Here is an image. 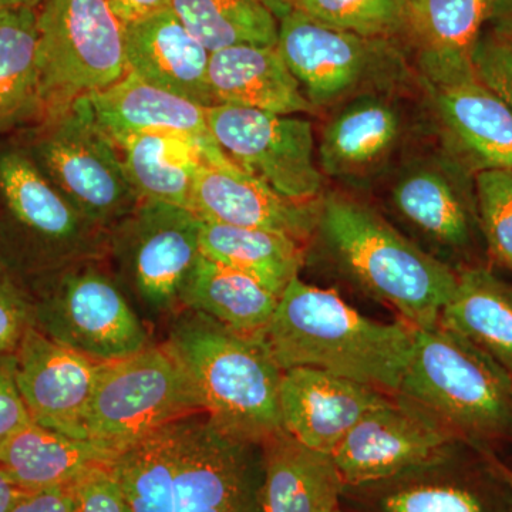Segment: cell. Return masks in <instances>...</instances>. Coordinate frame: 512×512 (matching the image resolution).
<instances>
[{
  "label": "cell",
  "instance_id": "13",
  "mask_svg": "<svg viewBox=\"0 0 512 512\" xmlns=\"http://www.w3.org/2000/svg\"><path fill=\"white\" fill-rule=\"evenodd\" d=\"M276 47L315 110L412 74L400 43L329 28L295 8L278 19Z\"/></svg>",
  "mask_w": 512,
  "mask_h": 512
},
{
  "label": "cell",
  "instance_id": "30",
  "mask_svg": "<svg viewBox=\"0 0 512 512\" xmlns=\"http://www.w3.org/2000/svg\"><path fill=\"white\" fill-rule=\"evenodd\" d=\"M45 117L39 9L0 10V134Z\"/></svg>",
  "mask_w": 512,
  "mask_h": 512
},
{
  "label": "cell",
  "instance_id": "19",
  "mask_svg": "<svg viewBox=\"0 0 512 512\" xmlns=\"http://www.w3.org/2000/svg\"><path fill=\"white\" fill-rule=\"evenodd\" d=\"M100 363L47 338L30 326L13 355V373L30 417L40 426L87 440L84 420Z\"/></svg>",
  "mask_w": 512,
  "mask_h": 512
},
{
  "label": "cell",
  "instance_id": "12",
  "mask_svg": "<svg viewBox=\"0 0 512 512\" xmlns=\"http://www.w3.org/2000/svg\"><path fill=\"white\" fill-rule=\"evenodd\" d=\"M39 64L45 117L123 79L126 28L109 0H43Z\"/></svg>",
  "mask_w": 512,
  "mask_h": 512
},
{
  "label": "cell",
  "instance_id": "15",
  "mask_svg": "<svg viewBox=\"0 0 512 512\" xmlns=\"http://www.w3.org/2000/svg\"><path fill=\"white\" fill-rule=\"evenodd\" d=\"M264 447L205 413L177 420L174 512H262Z\"/></svg>",
  "mask_w": 512,
  "mask_h": 512
},
{
  "label": "cell",
  "instance_id": "46",
  "mask_svg": "<svg viewBox=\"0 0 512 512\" xmlns=\"http://www.w3.org/2000/svg\"><path fill=\"white\" fill-rule=\"evenodd\" d=\"M268 8L274 12L276 19H281L293 9V0H264Z\"/></svg>",
  "mask_w": 512,
  "mask_h": 512
},
{
  "label": "cell",
  "instance_id": "44",
  "mask_svg": "<svg viewBox=\"0 0 512 512\" xmlns=\"http://www.w3.org/2000/svg\"><path fill=\"white\" fill-rule=\"evenodd\" d=\"M22 493L8 474L0 468V512H9Z\"/></svg>",
  "mask_w": 512,
  "mask_h": 512
},
{
  "label": "cell",
  "instance_id": "7",
  "mask_svg": "<svg viewBox=\"0 0 512 512\" xmlns=\"http://www.w3.org/2000/svg\"><path fill=\"white\" fill-rule=\"evenodd\" d=\"M382 183V212L394 227L453 271L473 266L483 238L476 184L457 158L443 147L412 151Z\"/></svg>",
  "mask_w": 512,
  "mask_h": 512
},
{
  "label": "cell",
  "instance_id": "14",
  "mask_svg": "<svg viewBox=\"0 0 512 512\" xmlns=\"http://www.w3.org/2000/svg\"><path fill=\"white\" fill-rule=\"evenodd\" d=\"M397 86L375 87L333 107L316 146L325 178L357 190L372 188L412 153L423 120L406 106Z\"/></svg>",
  "mask_w": 512,
  "mask_h": 512
},
{
  "label": "cell",
  "instance_id": "29",
  "mask_svg": "<svg viewBox=\"0 0 512 512\" xmlns=\"http://www.w3.org/2000/svg\"><path fill=\"white\" fill-rule=\"evenodd\" d=\"M440 323L484 350L512 377V285L483 265L461 269Z\"/></svg>",
  "mask_w": 512,
  "mask_h": 512
},
{
  "label": "cell",
  "instance_id": "11",
  "mask_svg": "<svg viewBox=\"0 0 512 512\" xmlns=\"http://www.w3.org/2000/svg\"><path fill=\"white\" fill-rule=\"evenodd\" d=\"M343 512H512L493 448L456 440L396 476L343 485Z\"/></svg>",
  "mask_w": 512,
  "mask_h": 512
},
{
  "label": "cell",
  "instance_id": "9",
  "mask_svg": "<svg viewBox=\"0 0 512 512\" xmlns=\"http://www.w3.org/2000/svg\"><path fill=\"white\" fill-rule=\"evenodd\" d=\"M201 218L168 202L141 200L107 231L106 259L127 298L150 320L180 311V292L201 254Z\"/></svg>",
  "mask_w": 512,
  "mask_h": 512
},
{
  "label": "cell",
  "instance_id": "24",
  "mask_svg": "<svg viewBox=\"0 0 512 512\" xmlns=\"http://www.w3.org/2000/svg\"><path fill=\"white\" fill-rule=\"evenodd\" d=\"M86 97L100 126L117 144L134 134L170 131L222 151L208 124V107L144 82L136 74L127 72L119 82Z\"/></svg>",
  "mask_w": 512,
  "mask_h": 512
},
{
  "label": "cell",
  "instance_id": "45",
  "mask_svg": "<svg viewBox=\"0 0 512 512\" xmlns=\"http://www.w3.org/2000/svg\"><path fill=\"white\" fill-rule=\"evenodd\" d=\"M43 0H0V10L16 8H36L42 6Z\"/></svg>",
  "mask_w": 512,
  "mask_h": 512
},
{
  "label": "cell",
  "instance_id": "42",
  "mask_svg": "<svg viewBox=\"0 0 512 512\" xmlns=\"http://www.w3.org/2000/svg\"><path fill=\"white\" fill-rule=\"evenodd\" d=\"M109 3L117 18L130 25L170 9L171 0H109Z\"/></svg>",
  "mask_w": 512,
  "mask_h": 512
},
{
  "label": "cell",
  "instance_id": "41",
  "mask_svg": "<svg viewBox=\"0 0 512 512\" xmlns=\"http://www.w3.org/2000/svg\"><path fill=\"white\" fill-rule=\"evenodd\" d=\"M9 512H72L70 487L22 491Z\"/></svg>",
  "mask_w": 512,
  "mask_h": 512
},
{
  "label": "cell",
  "instance_id": "8",
  "mask_svg": "<svg viewBox=\"0 0 512 512\" xmlns=\"http://www.w3.org/2000/svg\"><path fill=\"white\" fill-rule=\"evenodd\" d=\"M90 259L69 266L32 288L33 326L64 348L100 365L137 355L150 332L114 275Z\"/></svg>",
  "mask_w": 512,
  "mask_h": 512
},
{
  "label": "cell",
  "instance_id": "48",
  "mask_svg": "<svg viewBox=\"0 0 512 512\" xmlns=\"http://www.w3.org/2000/svg\"><path fill=\"white\" fill-rule=\"evenodd\" d=\"M342 512H343V510H342Z\"/></svg>",
  "mask_w": 512,
  "mask_h": 512
},
{
  "label": "cell",
  "instance_id": "1",
  "mask_svg": "<svg viewBox=\"0 0 512 512\" xmlns=\"http://www.w3.org/2000/svg\"><path fill=\"white\" fill-rule=\"evenodd\" d=\"M311 242L340 278L416 329L440 322L457 272L406 237L373 205L343 192L319 200Z\"/></svg>",
  "mask_w": 512,
  "mask_h": 512
},
{
  "label": "cell",
  "instance_id": "33",
  "mask_svg": "<svg viewBox=\"0 0 512 512\" xmlns=\"http://www.w3.org/2000/svg\"><path fill=\"white\" fill-rule=\"evenodd\" d=\"M170 10L210 53L278 42V19L264 0H171Z\"/></svg>",
  "mask_w": 512,
  "mask_h": 512
},
{
  "label": "cell",
  "instance_id": "37",
  "mask_svg": "<svg viewBox=\"0 0 512 512\" xmlns=\"http://www.w3.org/2000/svg\"><path fill=\"white\" fill-rule=\"evenodd\" d=\"M69 487L72 512H130L111 464L90 468Z\"/></svg>",
  "mask_w": 512,
  "mask_h": 512
},
{
  "label": "cell",
  "instance_id": "22",
  "mask_svg": "<svg viewBox=\"0 0 512 512\" xmlns=\"http://www.w3.org/2000/svg\"><path fill=\"white\" fill-rule=\"evenodd\" d=\"M124 28L128 72L201 106L217 104L210 84L211 53L170 9Z\"/></svg>",
  "mask_w": 512,
  "mask_h": 512
},
{
  "label": "cell",
  "instance_id": "25",
  "mask_svg": "<svg viewBox=\"0 0 512 512\" xmlns=\"http://www.w3.org/2000/svg\"><path fill=\"white\" fill-rule=\"evenodd\" d=\"M210 84L217 104L281 116L316 111L276 46L241 45L212 52Z\"/></svg>",
  "mask_w": 512,
  "mask_h": 512
},
{
  "label": "cell",
  "instance_id": "6",
  "mask_svg": "<svg viewBox=\"0 0 512 512\" xmlns=\"http://www.w3.org/2000/svg\"><path fill=\"white\" fill-rule=\"evenodd\" d=\"M22 147L63 197L103 231L141 201L119 144L100 126L86 96L47 114Z\"/></svg>",
  "mask_w": 512,
  "mask_h": 512
},
{
  "label": "cell",
  "instance_id": "43",
  "mask_svg": "<svg viewBox=\"0 0 512 512\" xmlns=\"http://www.w3.org/2000/svg\"><path fill=\"white\" fill-rule=\"evenodd\" d=\"M487 30L512 46V0H494L487 20Z\"/></svg>",
  "mask_w": 512,
  "mask_h": 512
},
{
  "label": "cell",
  "instance_id": "17",
  "mask_svg": "<svg viewBox=\"0 0 512 512\" xmlns=\"http://www.w3.org/2000/svg\"><path fill=\"white\" fill-rule=\"evenodd\" d=\"M456 440L419 406L390 394L349 431L332 458L343 484H365L419 466Z\"/></svg>",
  "mask_w": 512,
  "mask_h": 512
},
{
  "label": "cell",
  "instance_id": "40",
  "mask_svg": "<svg viewBox=\"0 0 512 512\" xmlns=\"http://www.w3.org/2000/svg\"><path fill=\"white\" fill-rule=\"evenodd\" d=\"M30 420L13 373V356H0V444Z\"/></svg>",
  "mask_w": 512,
  "mask_h": 512
},
{
  "label": "cell",
  "instance_id": "34",
  "mask_svg": "<svg viewBox=\"0 0 512 512\" xmlns=\"http://www.w3.org/2000/svg\"><path fill=\"white\" fill-rule=\"evenodd\" d=\"M177 421L120 451L111 463L130 512H174Z\"/></svg>",
  "mask_w": 512,
  "mask_h": 512
},
{
  "label": "cell",
  "instance_id": "2",
  "mask_svg": "<svg viewBox=\"0 0 512 512\" xmlns=\"http://www.w3.org/2000/svg\"><path fill=\"white\" fill-rule=\"evenodd\" d=\"M282 370L315 367L394 394L412 355L414 328L357 312L332 289L295 278L259 332Z\"/></svg>",
  "mask_w": 512,
  "mask_h": 512
},
{
  "label": "cell",
  "instance_id": "21",
  "mask_svg": "<svg viewBox=\"0 0 512 512\" xmlns=\"http://www.w3.org/2000/svg\"><path fill=\"white\" fill-rule=\"evenodd\" d=\"M319 200H288L234 163L205 164L195 181L190 210L204 221L265 229L306 244L318 222Z\"/></svg>",
  "mask_w": 512,
  "mask_h": 512
},
{
  "label": "cell",
  "instance_id": "10",
  "mask_svg": "<svg viewBox=\"0 0 512 512\" xmlns=\"http://www.w3.org/2000/svg\"><path fill=\"white\" fill-rule=\"evenodd\" d=\"M195 413H202L198 394L163 343L100 366L84 429L87 440L119 454Z\"/></svg>",
  "mask_w": 512,
  "mask_h": 512
},
{
  "label": "cell",
  "instance_id": "27",
  "mask_svg": "<svg viewBox=\"0 0 512 512\" xmlns=\"http://www.w3.org/2000/svg\"><path fill=\"white\" fill-rule=\"evenodd\" d=\"M124 164L141 200H156L190 210L195 181L205 164L232 163L190 136L170 131L134 134L120 141Z\"/></svg>",
  "mask_w": 512,
  "mask_h": 512
},
{
  "label": "cell",
  "instance_id": "36",
  "mask_svg": "<svg viewBox=\"0 0 512 512\" xmlns=\"http://www.w3.org/2000/svg\"><path fill=\"white\" fill-rule=\"evenodd\" d=\"M474 184L488 252L512 272V171H481L474 175Z\"/></svg>",
  "mask_w": 512,
  "mask_h": 512
},
{
  "label": "cell",
  "instance_id": "23",
  "mask_svg": "<svg viewBox=\"0 0 512 512\" xmlns=\"http://www.w3.org/2000/svg\"><path fill=\"white\" fill-rule=\"evenodd\" d=\"M494 0H407L402 45L413 52L416 76L440 80L474 73L473 53Z\"/></svg>",
  "mask_w": 512,
  "mask_h": 512
},
{
  "label": "cell",
  "instance_id": "47",
  "mask_svg": "<svg viewBox=\"0 0 512 512\" xmlns=\"http://www.w3.org/2000/svg\"><path fill=\"white\" fill-rule=\"evenodd\" d=\"M498 468H500V473L503 474L505 481H507L508 485H510L512 490V468L505 466L503 461L498 458Z\"/></svg>",
  "mask_w": 512,
  "mask_h": 512
},
{
  "label": "cell",
  "instance_id": "38",
  "mask_svg": "<svg viewBox=\"0 0 512 512\" xmlns=\"http://www.w3.org/2000/svg\"><path fill=\"white\" fill-rule=\"evenodd\" d=\"M478 79L512 107V46L485 29L473 53Z\"/></svg>",
  "mask_w": 512,
  "mask_h": 512
},
{
  "label": "cell",
  "instance_id": "20",
  "mask_svg": "<svg viewBox=\"0 0 512 512\" xmlns=\"http://www.w3.org/2000/svg\"><path fill=\"white\" fill-rule=\"evenodd\" d=\"M390 394L315 367H292L279 387L281 427L303 446L332 456L367 413Z\"/></svg>",
  "mask_w": 512,
  "mask_h": 512
},
{
  "label": "cell",
  "instance_id": "35",
  "mask_svg": "<svg viewBox=\"0 0 512 512\" xmlns=\"http://www.w3.org/2000/svg\"><path fill=\"white\" fill-rule=\"evenodd\" d=\"M293 8L329 28L400 43L407 0H293Z\"/></svg>",
  "mask_w": 512,
  "mask_h": 512
},
{
  "label": "cell",
  "instance_id": "26",
  "mask_svg": "<svg viewBox=\"0 0 512 512\" xmlns=\"http://www.w3.org/2000/svg\"><path fill=\"white\" fill-rule=\"evenodd\" d=\"M262 447V512H342L345 484L330 454L303 446L282 429Z\"/></svg>",
  "mask_w": 512,
  "mask_h": 512
},
{
  "label": "cell",
  "instance_id": "31",
  "mask_svg": "<svg viewBox=\"0 0 512 512\" xmlns=\"http://www.w3.org/2000/svg\"><path fill=\"white\" fill-rule=\"evenodd\" d=\"M281 296L256 279L200 254L180 292V306L239 332L259 333Z\"/></svg>",
  "mask_w": 512,
  "mask_h": 512
},
{
  "label": "cell",
  "instance_id": "4",
  "mask_svg": "<svg viewBox=\"0 0 512 512\" xmlns=\"http://www.w3.org/2000/svg\"><path fill=\"white\" fill-rule=\"evenodd\" d=\"M394 394L467 443L491 447L512 437L510 373L440 322L414 328L412 355Z\"/></svg>",
  "mask_w": 512,
  "mask_h": 512
},
{
  "label": "cell",
  "instance_id": "18",
  "mask_svg": "<svg viewBox=\"0 0 512 512\" xmlns=\"http://www.w3.org/2000/svg\"><path fill=\"white\" fill-rule=\"evenodd\" d=\"M416 79L443 141L441 147L474 175L488 170L512 171V107L476 73Z\"/></svg>",
  "mask_w": 512,
  "mask_h": 512
},
{
  "label": "cell",
  "instance_id": "28",
  "mask_svg": "<svg viewBox=\"0 0 512 512\" xmlns=\"http://www.w3.org/2000/svg\"><path fill=\"white\" fill-rule=\"evenodd\" d=\"M117 453L92 440L73 439L30 420L0 444V468L22 491L69 487Z\"/></svg>",
  "mask_w": 512,
  "mask_h": 512
},
{
  "label": "cell",
  "instance_id": "39",
  "mask_svg": "<svg viewBox=\"0 0 512 512\" xmlns=\"http://www.w3.org/2000/svg\"><path fill=\"white\" fill-rule=\"evenodd\" d=\"M33 326L28 293L0 275V356H13L26 330Z\"/></svg>",
  "mask_w": 512,
  "mask_h": 512
},
{
  "label": "cell",
  "instance_id": "5",
  "mask_svg": "<svg viewBox=\"0 0 512 512\" xmlns=\"http://www.w3.org/2000/svg\"><path fill=\"white\" fill-rule=\"evenodd\" d=\"M107 232L63 197L25 148L0 151V261L35 288L69 266L106 259Z\"/></svg>",
  "mask_w": 512,
  "mask_h": 512
},
{
  "label": "cell",
  "instance_id": "32",
  "mask_svg": "<svg viewBox=\"0 0 512 512\" xmlns=\"http://www.w3.org/2000/svg\"><path fill=\"white\" fill-rule=\"evenodd\" d=\"M200 248L202 255L251 276L278 296L306 262L305 244L296 239L220 222L201 220Z\"/></svg>",
  "mask_w": 512,
  "mask_h": 512
},
{
  "label": "cell",
  "instance_id": "16",
  "mask_svg": "<svg viewBox=\"0 0 512 512\" xmlns=\"http://www.w3.org/2000/svg\"><path fill=\"white\" fill-rule=\"evenodd\" d=\"M208 124L218 146L241 170L254 175L282 197L315 202L322 197L311 121L247 107H208Z\"/></svg>",
  "mask_w": 512,
  "mask_h": 512
},
{
  "label": "cell",
  "instance_id": "3",
  "mask_svg": "<svg viewBox=\"0 0 512 512\" xmlns=\"http://www.w3.org/2000/svg\"><path fill=\"white\" fill-rule=\"evenodd\" d=\"M164 345L191 380L202 413L221 429L259 443L282 429L284 370L259 333L239 332L181 308L168 319Z\"/></svg>",
  "mask_w": 512,
  "mask_h": 512
}]
</instances>
